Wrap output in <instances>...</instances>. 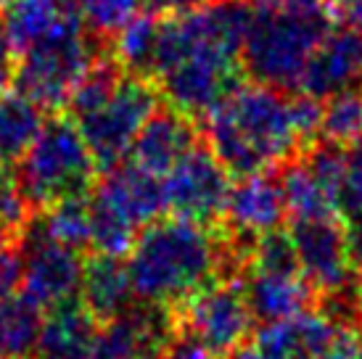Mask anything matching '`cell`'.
Returning a JSON list of instances; mask_svg holds the SVG:
<instances>
[{
	"label": "cell",
	"instance_id": "1",
	"mask_svg": "<svg viewBox=\"0 0 362 359\" xmlns=\"http://www.w3.org/2000/svg\"><path fill=\"white\" fill-rule=\"evenodd\" d=\"M206 140L228 175L238 180L288 167L312 146L296 98L259 82L241 85L211 111Z\"/></svg>",
	"mask_w": 362,
	"mask_h": 359
},
{
	"label": "cell",
	"instance_id": "2",
	"mask_svg": "<svg viewBox=\"0 0 362 359\" xmlns=\"http://www.w3.org/2000/svg\"><path fill=\"white\" fill-rule=\"evenodd\" d=\"M230 243L204 225L159 220L141 230L127 254L135 299L143 307L177 312L202 290L220 283Z\"/></svg>",
	"mask_w": 362,
	"mask_h": 359
},
{
	"label": "cell",
	"instance_id": "3",
	"mask_svg": "<svg viewBox=\"0 0 362 359\" xmlns=\"http://www.w3.org/2000/svg\"><path fill=\"white\" fill-rule=\"evenodd\" d=\"M336 30L328 8H264L257 6L243 40V71L275 90H299L304 69L322 40Z\"/></svg>",
	"mask_w": 362,
	"mask_h": 359
},
{
	"label": "cell",
	"instance_id": "4",
	"mask_svg": "<svg viewBox=\"0 0 362 359\" xmlns=\"http://www.w3.org/2000/svg\"><path fill=\"white\" fill-rule=\"evenodd\" d=\"M95 159L71 117H53L19 161V190L35 209H51L66 199H80L95 180Z\"/></svg>",
	"mask_w": 362,
	"mask_h": 359
},
{
	"label": "cell",
	"instance_id": "5",
	"mask_svg": "<svg viewBox=\"0 0 362 359\" xmlns=\"http://www.w3.org/2000/svg\"><path fill=\"white\" fill-rule=\"evenodd\" d=\"M93 240L101 257H127L141 230L159 222L167 211L164 182L132 167L130 161L106 172L95 196H90Z\"/></svg>",
	"mask_w": 362,
	"mask_h": 359
},
{
	"label": "cell",
	"instance_id": "6",
	"mask_svg": "<svg viewBox=\"0 0 362 359\" xmlns=\"http://www.w3.org/2000/svg\"><path fill=\"white\" fill-rule=\"evenodd\" d=\"M159 98V88L148 82V77L124 71L109 100L93 114L77 119L98 170L111 172L127 164L138 135L156 117Z\"/></svg>",
	"mask_w": 362,
	"mask_h": 359
},
{
	"label": "cell",
	"instance_id": "7",
	"mask_svg": "<svg viewBox=\"0 0 362 359\" xmlns=\"http://www.w3.org/2000/svg\"><path fill=\"white\" fill-rule=\"evenodd\" d=\"M95 64L98 59L85 30L59 32L21 53L16 90L40 109H59L69 103L74 88Z\"/></svg>",
	"mask_w": 362,
	"mask_h": 359
},
{
	"label": "cell",
	"instance_id": "8",
	"mask_svg": "<svg viewBox=\"0 0 362 359\" xmlns=\"http://www.w3.org/2000/svg\"><path fill=\"white\" fill-rule=\"evenodd\" d=\"M254 349L262 359H362V336L339 312L304 310L262 325Z\"/></svg>",
	"mask_w": 362,
	"mask_h": 359
},
{
	"label": "cell",
	"instance_id": "9",
	"mask_svg": "<svg viewBox=\"0 0 362 359\" xmlns=\"http://www.w3.org/2000/svg\"><path fill=\"white\" fill-rule=\"evenodd\" d=\"M175 319L185 336L204 343L217 357H230L243 349L254 330V312L249 307L241 280H225L202 290L182 307Z\"/></svg>",
	"mask_w": 362,
	"mask_h": 359
},
{
	"label": "cell",
	"instance_id": "10",
	"mask_svg": "<svg viewBox=\"0 0 362 359\" xmlns=\"http://www.w3.org/2000/svg\"><path fill=\"white\" fill-rule=\"evenodd\" d=\"M299 267L315 296H344L352 288L357 261L341 217L296 220L288 225Z\"/></svg>",
	"mask_w": 362,
	"mask_h": 359
},
{
	"label": "cell",
	"instance_id": "11",
	"mask_svg": "<svg viewBox=\"0 0 362 359\" xmlns=\"http://www.w3.org/2000/svg\"><path fill=\"white\" fill-rule=\"evenodd\" d=\"M230 175L204 146L196 148L164 177V201L175 220L209 228L220 222L230 199Z\"/></svg>",
	"mask_w": 362,
	"mask_h": 359
},
{
	"label": "cell",
	"instance_id": "12",
	"mask_svg": "<svg viewBox=\"0 0 362 359\" xmlns=\"http://www.w3.org/2000/svg\"><path fill=\"white\" fill-rule=\"evenodd\" d=\"M21 293L40 310H53L66 301L80 299L82 264L80 251L61 246L42 233L35 222L24 233L21 243Z\"/></svg>",
	"mask_w": 362,
	"mask_h": 359
},
{
	"label": "cell",
	"instance_id": "13",
	"mask_svg": "<svg viewBox=\"0 0 362 359\" xmlns=\"http://www.w3.org/2000/svg\"><path fill=\"white\" fill-rule=\"evenodd\" d=\"M349 90H362V30L339 27L315 50L296 93L325 103Z\"/></svg>",
	"mask_w": 362,
	"mask_h": 359
},
{
	"label": "cell",
	"instance_id": "14",
	"mask_svg": "<svg viewBox=\"0 0 362 359\" xmlns=\"http://www.w3.org/2000/svg\"><path fill=\"white\" fill-rule=\"evenodd\" d=\"M175 314L153 307H132L122 317L103 325L93 359H161L175 336Z\"/></svg>",
	"mask_w": 362,
	"mask_h": 359
},
{
	"label": "cell",
	"instance_id": "15",
	"mask_svg": "<svg viewBox=\"0 0 362 359\" xmlns=\"http://www.w3.org/2000/svg\"><path fill=\"white\" fill-rule=\"evenodd\" d=\"M66 30H85L80 0H8L3 8L0 32L16 53Z\"/></svg>",
	"mask_w": 362,
	"mask_h": 359
},
{
	"label": "cell",
	"instance_id": "16",
	"mask_svg": "<svg viewBox=\"0 0 362 359\" xmlns=\"http://www.w3.org/2000/svg\"><path fill=\"white\" fill-rule=\"evenodd\" d=\"M243 290L254 317L264 325L281 322L304 310H312L315 290L304 280L302 269H264L246 264Z\"/></svg>",
	"mask_w": 362,
	"mask_h": 359
},
{
	"label": "cell",
	"instance_id": "17",
	"mask_svg": "<svg viewBox=\"0 0 362 359\" xmlns=\"http://www.w3.org/2000/svg\"><path fill=\"white\" fill-rule=\"evenodd\" d=\"M196 130L193 122L175 114V111H156L143 132L138 135L130 153V164L141 172L161 180L170 175L193 148H196Z\"/></svg>",
	"mask_w": 362,
	"mask_h": 359
},
{
	"label": "cell",
	"instance_id": "18",
	"mask_svg": "<svg viewBox=\"0 0 362 359\" xmlns=\"http://www.w3.org/2000/svg\"><path fill=\"white\" fill-rule=\"evenodd\" d=\"M225 217L235 233L254 240L272 230H281L283 220L288 217L281 180H275L272 175H254V177L238 180L235 188L230 190Z\"/></svg>",
	"mask_w": 362,
	"mask_h": 359
},
{
	"label": "cell",
	"instance_id": "19",
	"mask_svg": "<svg viewBox=\"0 0 362 359\" xmlns=\"http://www.w3.org/2000/svg\"><path fill=\"white\" fill-rule=\"evenodd\" d=\"M98 319L85 310L80 299L48 310L42 317L40 339L35 346L37 359H93L98 341Z\"/></svg>",
	"mask_w": 362,
	"mask_h": 359
},
{
	"label": "cell",
	"instance_id": "20",
	"mask_svg": "<svg viewBox=\"0 0 362 359\" xmlns=\"http://www.w3.org/2000/svg\"><path fill=\"white\" fill-rule=\"evenodd\" d=\"M80 301L98 322H111L124 312H130L138 299L132 290L127 264L117 257H101V254L85 261Z\"/></svg>",
	"mask_w": 362,
	"mask_h": 359
},
{
	"label": "cell",
	"instance_id": "21",
	"mask_svg": "<svg viewBox=\"0 0 362 359\" xmlns=\"http://www.w3.org/2000/svg\"><path fill=\"white\" fill-rule=\"evenodd\" d=\"M45 127L42 109L19 90L0 95V164H16L27 156Z\"/></svg>",
	"mask_w": 362,
	"mask_h": 359
},
{
	"label": "cell",
	"instance_id": "22",
	"mask_svg": "<svg viewBox=\"0 0 362 359\" xmlns=\"http://www.w3.org/2000/svg\"><path fill=\"white\" fill-rule=\"evenodd\" d=\"M42 310L24 293L0 301V359H27L42 328Z\"/></svg>",
	"mask_w": 362,
	"mask_h": 359
},
{
	"label": "cell",
	"instance_id": "23",
	"mask_svg": "<svg viewBox=\"0 0 362 359\" xmlns=\"http://www.w3.org/2000/svg\"><path fill=\"white\" fill-rule=\"evenodd\" d=\"M159 24L161 16L153 11L138 13L135 19L117 32L114 40V56L124 71L130 74H141V77H151L153 53H156V40H159Z\"/></svg>",
	"mask_w": 362,
	"mask_h": 359
},
{
	"label": "cell",
	"instance_id": "24",
	"mask_svg": "<svg viewBox=\"0 0 362 359\" xmlns=\"http://www.w3.org/2000/svg\"><path fill=\"white\" fill-rule=\"evenodd\" d=\"M35 225L48 235L51 240L69 246V249L80 251L82 246H90L93 240V209L90 199L80 196V199H66L53 204L51 209L42 211L40 220Z\"/></svg>",
	"mask_w": 362,
	"mask_h": 359
},
{
	"label": "cell",
	"instance_id": "25",
	"mask_svg": "<svg viewBox=\"0 0 362 359\" xmlns=\"http://www.w3.org/2000/svg\"><path fill=\"white\" fill-rule=\"evenodd\" d=\"M339 217H341L352 257L357 269L362 267V140L346 148V170H344L341 196H339Z\"/></svg>",
	"mask_w": 362,
	"mask_h": 359
},
{
	"label": "cell",
	"instance_id": "26",
	"mask_svg": "<svg viewBox=\"0 0 362 359\" xmlns=\"http://www.w3.org/2000/svg\"><path fill=\"white\" fill-rule=\"evenodd\" d=\"M320 138L325 143L352 148L362 140V90H349L322 103Z\"/></svg>",
	"mask_w": 362,
	"mask_h": 359
},
{
	"label": "cell",
	"instance_id": "27",
	"mask_svg": "<svg viewBox=\"0 0 362 359\" xmlns=\"http://www.w3.org/2000/svg\"><path fill=\"white\" fill-rule=\"evenodd\" d=\"M85 24L95 32H119L130 24L138 13H143L146 0H80Z\"/></svg>",
	"mask_w": 362,
	"mask_h": 359
},
{
	"label": "cell",
	"instance_id": "28",
	"mask_svg": "<svg viewBox=\"0 0 362 359\" xmlns=\"http://www.w3.org/2000/svg\"><path fill=\"white\" fill-rule=\"evenodd\" d=\"M27 199L21 196L19 180L16 175L0 164V225L8 230H21V225L27 222Z\"/></svg>",
	"mask_w": 362,
	"mask_h": 359
},
{
	"label": "cell",
	"instance_id": "29",
	"mask_svg": "<svg viewBox=\"0 0 362 359\" xmlns=\"http://www.w3.org/2000/svg\"><path fill=\"white\" fill-rule=\"evenodd\" d=\"M21 272H24L21 251H6L0 257V301L11 299L16 293V288L21 286Z\"/></svg>",
	"mask_w": 362,
	"mask_h": 359
},
{
	"label": "cell",
	"instance_id": "30",
	"mask_svg": "<svg viewBox=\"0 0 362 359\" xmlns=\"http://www.w3.org/2000/svg\"><path fill=\"white\" fill-rule=\"evenodd\" d=\"M161 359H222V357H217L214 351H209L196 339L180 333V336H175V341L167 346V351H164Z\"/></svg>",
	"mask_w": 362,
	"mask_h": 359
},
{
	"label": "cell",
	"instance_id": "31",
	"mask_svg": "<svg viewBox=\"0 0 362 359\" xmlns=\"http://www.w3.org/2000/svg\"><path fill=\"white\" fill-rule=\"evenodd\" d=\"M328 11L341 27L362 30V0H328Z\"/></svg>",
	"mask_w": 362,
	"mask_h": 359
},
{
	"label": "cell",
	"instance_id": "32",
	"mask_svg": "<svg viewBox=\"0 0 362 359\" xmlns=\"http://www.w3.org/2000/svg\"><path fill=\"white\" fill-rule=\"evenodd\" d=\"M16 69H19L16 50L11 48V42L6 40V35L0 32V95L8 93L11 82H16Z\"/></svg>",
	"mask_w": 362,
	"mask_h": 359
},
{
	"label": "cell",
	"instance_id": "33",
	"mask_svg": "<svg viewBox=\"0 0 362 359\" xmlns=\"http://www.w3.org/2000/svg\"><path fill=\"white\" fill-rule=\"evenodd\" d=\"M153 13H164V16H177V13H191L204 6H209L214 0H146Z\"/></svg>",
	"mask_w": 362,
	"mask_h": 359
},
{
	"label": "cell",
	"instance_id": "34",
	"mask_svg": "<svg viewBox=\"0 0 362 359\" xmlns=\"http://www.w3.org/2000/svg\"><path fill=\"white\" fill-rule=\"evenodd\" d=\"M254 6H264V8L304 11V8H320L322 0H254Z\"/></svg>",
	"mask_w": 362,
	"mask_h": 359
},
{
	"label": "cell",
	"instance_id": "35",
	"mask_svg": "<svg viewBox=\"0 0 362 359\" xmlns=\"http://www.w3.org/2000/svg\"><path fill=\"white\" fill-rule=\"evenodd\" d=\"M13 249V230H8V228H3L0 225V257L6 254V251H11Z\"/></svg>",
	"mask_w": 362,
	"mask_h": 359
},
{
	"label": "cell",
	"instance_id": "36",
	"mask_svg": "<svg viewBox=\"0 0 362 359\" xmlns=\"http://www.w3.org/2000/svg\"><path fill=\"white\" fill-rule=\"evenodd\" d=\"M357 319H360V336H362V290H360V296H357Z\"/></svg>",
	"mask_w": 362,
	"mask_h": 359
}]
</instances>
